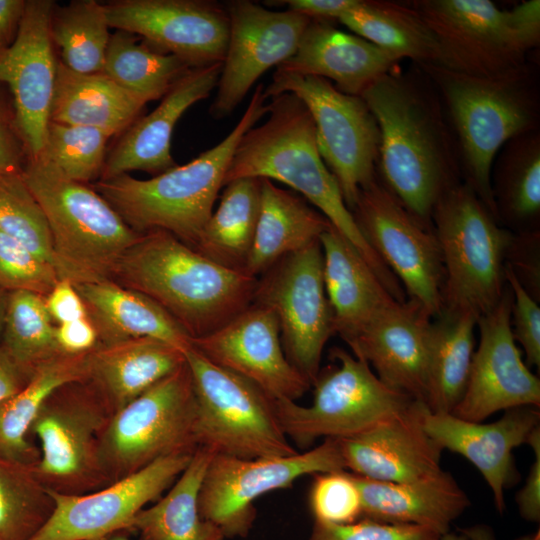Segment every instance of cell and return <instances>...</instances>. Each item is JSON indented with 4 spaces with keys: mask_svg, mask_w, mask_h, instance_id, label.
<instances>
[{
    "mask_svg": "<svg viewBox=\"0 0 540 540\" xmlns=\"http://www.w3.org/2000/svg\"><path fill=\"white\" fill-rule=\"evenodd\" d=\"M422 76L394 68L361 98L380 132V181L410 214L432 229L436 203L460 182L461 172L455 138L442 103L432 84L426 85L427 79L424 83Z\"/></svg>",
    "mask_w": 540,
    "mask_h": 540,
    "instance_id": "1",
    "label": "cell"
},
{
    "mask_svg": "<svg viewBox=\"0 0 540 540\" xmlns=\"http://www.w3.org/2000/svg\"><path fill=\"white\" fill-rule=\"evenodd\" d=\"M265 122L240 139L225 174L224 186L239 178L275 180L292 188L322 213L357 250L389 292L402 288L360 232L339 185L325 165L317 145L313 119L291 93L270 98Z\"/></svg>",
    "mask_w": 540,
    "mask_h": 540,
    "instance_id": "2",
    "label": "cell"
},
{
    "mask_svg": "<svg viewBox=\"0 0 540 540\" xmlns=\"http://www.w3.org/2000/svg\"><path fill=\"white\" fill-rule=\"evenodd\" d=\"M110 279L151 298L191 339L214 332L249 307L258 281L165 231L142 234L116 262Z\"/></svg>",
    "mask_w": 540,
    "mask_h": 540,
    "instance_id": "3",
    "label": "cell"
},
{
    "mask_svg": "<svg viewBox=\"0 0 540 540\" xmlns=\"http://www.w3.org/2000/svg\"><path fill=\"white\" fill-rule=\"evenodd\" d=\"M418 67L436 90L453 129L464 183L497 219L491 188L495 156L511 138L539 129L535 67L529 63L495 77L468 75L435 64Z\"/></svg>",
    "mask_w": 540,
    "mask_h": 540,
    "instance_id": "4",
    "label": "cell"
},
{
    "mask_svg": "<svg viewBox=\"0 0 540 540\" xmlns=\"http://www.w3.org/2000/svg\"><path fill=\"white\" fill-rule=\"evenodd\" d=\"M259 84L230 133L192 161L140 180L129 174L99 179L91 187L134 231H165L194 248L210 218L241 137L268 112Z\"/></svg>",
    "mask_w": 540,
    "mask_h": 540,
    "instance_id": "5",
    "label": "cell"
},
{
    "mask_svg": "<svg viewBox=\"0 0 540 540\" xmlns=\"http://www.w3.org/2000/svg\"><path fill=\"white\" fill-rule=\"evenodd\" d=\"M22 177L47 219L59 279L73 284L110 279L116 262L142 234L92 187L67 178L42 157L28 159Z\"/></svg>",
    "mask_w": 540,
    "mask_h": 540,
    "instance_id": "6",
    "label": "cell"
},
{
    "mask_svg": "<svg viewBox=\"0 0 540 540\" xmlns=\"http://www.w3.org/2000/svg\"><path fill=\"white\" fill-rule=\"evenodd\" d=\"M410 5L432 32L440 66L482 77L530 63L540 43V1L501 9L490 0H416Z\"/></svg>",
    "mask_w": 540,
    "mask_h": 540,
    "instance_id": "7",
    "label": "cell"
},
{
    "mask_svg": "<svg viewBox=\"0 0 540 540\" xmlns=\"http://www.w3.org/2000/svg\"><path fill=\"white\" fill-rule=\"evenodd\" d=\"M431 222L444 269L443 309L478 317L489 312L507 286L504 270L513 232L464 182L443 193Z\"/></svg>",
    "mask_w": 540,
    "mask_h": 540,
    "instance_id": "8",
    "label": "cell"
},
{
    "mask_svg": "<svg viewBox=\"0 0 540 540\" xmlns=\"http://www.w3.org/2000/svg\"><path fill=\"white\" fill-rule=\"evenodd\" d=\"M185 359L196 401L199 447L243 459L298 453L278 422L275 400L260 387L213 364L192 346Z\"/></svg>",
    "mask_w": 540,
    "mask_h": 540,
    "instance_id": "9",
    "label": "cell"
},
{
    "mask_svg": "<svg viewBox=\"0 0 540 540\" xmlns=\"http://www.w3.org/2000/svg\"><path fill=\"white\" fill-rule=\"evenodd\" d=\"M334 366L319 372L312 384L313 401L275 400L278 422L298 446L318 438L346 439L407 411L416 401L385 385L364 360L341 349L331 350Z\"/></svg>",
    "mask_w": 540,
    "mask_h": 540,
    "instance_id": "10",
    "label": "cell"
},
{
    "mask_svg": "<svg viewBox=\"0 0 540 540\" xmlns=\"http://www.w3.org/2000/svg\"><path fill=\"white\" fill-rule=\"evenodd\" d=\"M199 447L197 409L185 362L121 410L100 440V463L111 484L154 461Z\"/></svg>",
    "mask_w": 540,
    "mask_h": 540,
    "instance_id": "11",
    "label": "cell"
},
{
    "mask_svg": "<svg viewBox=\"0 0 540 540\" xmlns=\"http://www.w3.org/2000/svg\"><path fill=\"white\" fill-rule=\"evenodd\" d=\"M114 412L87 379L64 384L42 404L29 436L39 441L34 466L50 491L81 495L110 483L100 463V440Z\"/></svg>",
    "mask_w": 540,
    "mask_h": 540,
    "instance_id": "12",
    "label": "cell"
},
{
    "mask_svg": "<svg viewBox=\"0 0 540 540\" xmlns=\"http://www.w3.org/2000/svg\"><path fill=\"white\" fill-rule=\"evenodd\" d=\"M283 93L307 107L320 155L351 211L360 191L377 177L380 132L373 114L361 97L341 92L327 79L276 69L264 95Z\"/></svg>",
    "mask_w": 540,
    "mask_h": 540,
    "instance_id": "13",
    "label": "cell"
},
{
    "mask_svg": "<svg viewBox=\"0 0 540 540\" xmlns=\"http://www.w3.org/2000/svg\"><path fill=\"white\" fill-rule=\"evenodd\" d=\"M342 470L339 442L332 438L291 456L243 459L213 454L199 491V512L225 538H245L253 528L259 497L288 488L305 475Z\"/></svg>",
    "mask_w": 540,
    "mask_h": 540,
    "instance_id": "14",
    "label": "cell"
},
{
    "mask_svg": "<svg viewBox=\"0 0 540 540\" xmlns=\"http://www.w3.org/2000/svg\"><path fill=\"white\" fill-rule=\"evenodd\" d=\"M253 303L274 313L286 358L312 386L324 347L335 334L320 242L283 257L264 272Z\"/></svg>",
    "mask_w": 540,
    "mask_h": 540,
    "instance_id": "15",
    "label": "cell"
},
{
    "mask_svg": "<svg viewBox=\"0 0 540 540\" xmlns=\"http://www.w3.org/2000/svg\"><path fill=\"white\" fill-rule=\"evenodd\" d=\"M365 240L403 285L409 300L433 319L443 309L444 269L438 241L377 177L351 210Z\"/></svg>",
    "mask_w": 540,
    "mask_h": 540,
    "instance_id": "16",
    "label": "cell"
},
{
    "mask_svg": "<svg viewBox=\"0 0 540 540\" xmlns=\"http://www.w3.org/2000/svg\"><path fill=\"white\" fill-rule=\"evenodd\" d=\"M192 454L154 461L106 487L81 495L49 490L55 507L44 526L30 540H101L128 531L133 518L154 503L175 482Z\"/></svg>",
    "mask_w": 540,
    "mask_h": 540,
    "instance_id": "17",
    "label": "cell"
},
{
    "mask_svg": "<svg viewBox=\"0 0 540 540\" xmlns=\"http://www.w3.org/2000/svg\"><path fill=\"white\" fill-rule=\"evenodd\" d=\"M229 40L210 114L230 115L256 81L297 50L311 19L294 11H272L248 0L227 5Z\"/></svg>",
    "mask_w": 540,
    "mask_h": 540,
    "instance_id": "18",
    "label": "cell"
},
{
    "mask_svg": "<svg viewBox=\"0 0 540 540\" xmlns=\"http://www.w3.org/2000/svg\"><path fill=\"white\" fill-rule=\"evenodd\" d=\"M104 5L110 28L142 37L191 68L222 63L229 40L227 10L213 1L118 0Z\"/></svg>",
    "mask_w": 540,
    "mask_h": 540,
    "instance_id": "19",
    "label": "cell"
},
{
    "mask_svg": "<svg viewBox=\"0 0 540 540\" xmlns=\"http://www.w3.org/2000/svg\"><path fill=\"white\" fill-rule=\"evenodd\" d=\"M511 309L512 293L506 286L497 305L478 317L480 342L473 354L464 394L451 414L482 422L501 410L540 406V380L530 371L516 345Z\"/></svg>",
    "mask_w": 540,
    "mask_h": 540,
    "instance_id": "20",
    "label": "cell"
},
{
    "mask_svg": "<svg viewBox=\"0 0 540 540\" xmlns=\"http://www.w3.org/2000/svg\"><path fill=\"white\" fill-rule=\"evenodd\" d=\"M55 2L26 1L13 43L0 54V83L13 95L14 119L28 159L41 155L50 121L57 64L50 35Z\"/></svg>",
    "mask_w": 540,
    "mask_h": 540,
    "instance_id": "21",
    "label": "cell"
},
{
    "mask_svg": "<svg viewBox=\"0 0 540 540\" xmlns=\"http://www.w3.org/2000/svg\"><path fill=\"white\" fill-rule=\"evenodd\" d=\"M191 346L215 365L253 382L274 400L296 401L311 387L288 361L274 313L252 303Z\"/></svg>",
    "mask_w": 540,
    "mask_h": 540,
    "instance_id": "22",
    "label": "cell"
},
{
    "mask_svg": "<svg viewBox=\"0 0 540 540\" xmlns=\"http://www.w3.org/2000/svg\"><path fill=\"white\" fill-rule=\"evenodd\" d=\"M431 323L418 303L394 300L346 343L385 385L425 403Z\"/></svg>",
    "mask_w": 540,
    "mask_h": 540,
    "instance_id": "23",
    "label": "cell"
},
{
    "mask_svg": "<svg viewBox=\"0 0 540 540\" xmlns=\"http://www.w3.org/2000/svg\"><path fill=\"white\" fill-rule=\"evenodd\" d=\"M538 426L540 412L534 406L505 410L492 423L471 422L451 413H433L428 407L423 416L424 430L442 450L462 455L482 474L499 513L505 511V490L520 477L513 450L526 444Z\"/></svg>",
    "mask_w": 540,
    "mask_h": 540,
    "instance_id": "24",
    "label": "cell"
},
{
    "mask_svg": "<svg viewBox=\"0 0 540 540\" xmlns=\"http://www.w3.org/2000/svg\"><path fill=\"white\" fill-rule=\"evenodd\" d=\"M425 403L416 400L404 413L351 438L337 439L345 470L377 481L414 482L441 468L442 449L426 433Z\"/></svg>",
    "mask_w": 540,
    "mask_h": 540,
    "instance_id": "25",
    "label": "cell"
},
{
    "mask_svg": "<svg viewBox=\"0 0 540 540\" xmlns=\"http://www.w3.org/2000/svg\"><path fill=\"white\" fill-rule=\"evenodd\" d=\"M222 63L189 69L148 115L138 118L106 156L100 179L140 170L160 174L177 164L171 154L174 128L195 103L217 86Z\"/></svg>",
    "mask_w": 540,
    "mask_h": 540,
    "instance_id": "26",
    "label": "cell"
},
{
    "mask_svg": "<svg viewBox=\"0 0 540 540\" xmlns=\"http://www.w3.org/2000/svg\"><path fill=\"white\" fill-rule=\"evenodd\" d=\"M401 61L375 44L327 21L311 20L295 53L276 69L333 81L341 92L361 97Z\"/></svg>",
    "mask_w": 540,
    "mask_h": 540,
    "instance_id": "27",
    "label": "cell"
},
{
    "mask_svg": "<svg viewBox=\"0 0 540 540\" xmlns=\"http://www.w3.org/2000/svg\"><path fill=\"white\" fill-rule=\"evenodd\" d=\"M351 474L361 494V518L419 526L441 536L450 532L452 523L470 506L464 490L445 470L427 479L401 483Z\"/></svg>",
    "mask_w": 540,
    "mask_h": 540,
    "instance_id": "28",
    "label": "cell"
},
{
    "mask_svg": "<svg viewBox=\"0 0 540 540\" xmlns=\"http://www.w3.org/2000/svg\"><path fill=\"white\" fill-rule=\"evenodd\" d=\"M98 334V345L151 338L184 351L191 337L159 304L148 296L111 279L74 284Z\"/></svg>",
    "mask_w": 540,
    "mask_h": 540,
    "instance_id": "29",
    "label": "cell"
},
{
    "mask_svg": "<svg viewBox=\"0 0 540 540\" xmlns=\"http://www.w3.org/2000/svg\"><path fill=\"white\" fill-rule=\"evenodd\" d=\"M319 242L335 334L347 342L396 299L364 258L332 225L320 236Z\"/></svg>",
    "mask_w": 540,
    "mask_h": 540,
    "instance_id": "30",
    "label": "cell"
},
{
    "mask_svg": "<svg viewBox=\"0 0 540 540\" xmlns=\"http://www.w3.org/2000/svg\"><path fill=\"white\" fill-rule=\"evenodd\" d=\"M185 362L184 350L151 338L97 345L88 354L87 380L115 414Z\"/></svg>",
    "mask_w": 540,
    "mask_h": 540,
    "instance_id": "31",
    "label": "cell"
},
{
    "mask_svg": "<svg viewBox=\"0 0 540 540\" xmlns=\"http://www.w3.org/2000/svg\"><path fill=\"white\" fill-rule=\"evenodd\" d=\"M330 227L306 199L261 179L259 217L244 272L258 278L283 257L319 241Z\"/></svg>",
    "mask_w": 540,
    "mask_h": 540,
    "instance_id": "32",
    "label": "cell"
},
{
    "mask_svg": "<svg viewBox=\"0 0 540 540\" xmlns=\"http://www.w3.org/2000/svg\"><path fill=\"white\" fill-rule=\"evenodd\" d=\"M145 104L103 73H76L58 61L50 121L88 126L112 136L127 130Z\"/></svg>",
    "mask_w": 540,
    "mask_h": 540,
    "instance_id": "33",
    "label": "cell"
},
{
    "mask_svg": "<svg viewBox=\"0 0 540 540\" xmlns=\"http://www.w3.org/2000/svg\"><path fill=\"white\" fill-rule=\"evenodd\" d=\"M88 353H59L35 367L29 382L0 401V457L35 466L40 450L29 428L47 397L60 386L88 376Z\"/></svg>",
    "mask_w": 540,
    "mask_h": 540,
    "instance_id": "34",
    "label": "cell"
},
{
    "mask_svg": "<svg viewBox=\"0 0 540 540\" xmlns=\"http://www.w3.org/2000/svg\"><path fill=\"white\" fill-rule=\"evenodd\" d=\"M491 188L499 223L514 233L539 231L540 132L508 140L491 168Z\"/></svg>",
    "mask_w": 540,
    "mask_h": 540,
    "instance_id": "35",
    "label": "cell"
},
{
    "mask_svg": "<svg viewBox=\"0 0 540 540\" xmlns=\"http://www.w3.org/2000/svg\"><path fill=\"white\" fill-rule=\"evenodd\" d=\"M213 452L198 447L175 482L157 501L133 518L128 532L141 540H225L218 527L205 520L198 507L202 480Z\"/></svg>",
    "mask_w": 540,
    "mask_h": 540,
    "instance_id": "36",
    "label": "cell"
},
{
    "mask_svg": "<svg viewBox=\"0 0 540 540\" xmlns=\"http://www.w3.org/2000/svg\"><path fill=\"white\" fill-rule=\"evenodd\" d=\"M478 316L442 309L432 319L425 405L433 413H452L469 377Z\"/></svg>",
    "mask_w": 540,
    "mask_h": 540,
    "instance_id": "37",
    "label": "cell"
},
{
    "mask_svg": "<svg viewBox=\"0 0 540 540\" xmlns=\"http://www.w3.org/2000/svg\"><path fill=\"white\" fill-rule=\"evenodd\" d=\"M338 21L400 60L408 58L417 65L440 63L432 32L410 4L358 0Z\"/></svg>",
    "mask_w": 540,
    "mask_h": 540,
    "instance_id": "38",
    "label": "cell"
},
{
    "mask_svg": "<svg viewBox=\"0 0 540 540\" xmlns=\"http://www.w3.org/2000/svg\"><path fill=\"white\" fill-rule=\"evenodd\" d=\"M225 186L193 249L224 267L244 272L259 217L261 179L239 178Z\"/></svg>",
    "mask_w": 540,
    "mask_h": 540,
    "instance_id": "39",
    "label": "cell"
},
{
    "mask_svg": "<svg viewBox=\"0 0 540 540\" xmlns=\"http://www.w3.org/2000/svg\"><path fill=\"white\" fill-rule=\"evenodd\" d=\"M191 67L175 55L163 53L116 30L111 34L103 74L144 103L163 98Z\"/></svg>",
    "mask_w": 540,
    "mask_h": 540,
    "instance_id": "40",
    "label": "cell"
},
{
    "mask_svg": "<svg viewBox=\"0 0 540 540\" xmlns=\"http://www.w3.org/2000/svg\"><path fill=\"white\" fill-rule=\"evenodd\" d=\"M104 5L95 0L72 1L55 5L50 21V35L57 46L59 62L80 74L102 73L110 41Z\"/></svg>",
    "mask_w": 540,
    "mask_h": 540,
    "instance_id": "41",
    "label": "cell"
},
{
    "mask_svg": "<svg viewBox=\"0 0 540 540\" xmlns=\"http://www.w3.org/2000/svg\"><path fill=\"white\" fill-rule=\"evenodd\" d=\"M54 507L34 466L0 457V540H30Z\"/></svg>",
    "mask_w": 540,
    "mask_h": 540,
    "instance_id": "42",
    "label": "cell"
},
{
    "mask_svg": "<svg viewBox=\"0 0 540 540\" xmlns=\"http://www.w3.org/2000/svg\"><path fill=\"white\" fill-rule=\"evenodd\" d=\"M45 296L27 290L10 291L0 345L18 365L35 369L59 350Z\"/></svg>",
    "mask_w": 540,
    "mask_h": 540,
    "instance_id": "43",
    "label": "cell"
},
{
    "mask_svg": "<svg viewBox=\"0 0 540 540\" xmlns=\"http://www.w3.org/2000/svg\"><path fill=\"white\" fill-rule=\"evenodd\" d=\"M109 137L96 128L49 121L39 157L67 178L87 183L101 177Z\"/></svg>",
    "mask_w": 540,
    "mask_h": 540,
    "instance_id": "44",
    "label": "cell"
},
{
    "mask_svg": "<svg viewBox=\"0 0 540 540\" xmlns=\"http://www.w3.org/2000/svg\"><path fill=\"white\" fill-rule=\"evenodd\" d=\"M0 230L23 244L58 275L47 219L22 173L0 177Z\"/></svg>",
    "mask_w": 540,
    "mask_h": 540,
    "instance_id": "45",
    "label": "cell"
},
{
    "mask_svg": "<svg viewBox=\"0 0 540 540\" xmlns=\"http://www.w3.org/2000/svg\"><path fill=\"white\" fill-rule=\"evenodd\" d=\"M309 505L315 521L321 523L349 524L362 517L361 494L347 470L316 474Z\"/></svg>",
    "mask_w": 540,
    "mask_h": 540,
    "instance_id": "46",
    "label": "cell"
},
{
    "mask_svg": "<svg viewBox=\"0 0 540 540\" xmlns=\"http://www.w3.org/2000/svg\"><path fill=\"white\" fill-rule=\"evenodd\" d=\"M55 270L16 239L0 230V286L48 295L59 281Z\"/></svg>",
    "mask_w": 540,
    "mask_h": 540,
    "instance_id": "47",
    "label": "cell"
},
{
    "mask_svg": "<svg viewBox=\"0 0 540 540\" xmlns=\"http://www.w3.org/2000/svg\"><path fill=\"white\" fill-rule=\"evenodd\" d=\"M439 536L434 531L419 526L361 518L349 524L314 521L308 540H438Z\"/></svg>",
    "mask_w": 540,
    "mask_h": 540,
    "instance_id": "48",
    "label": "cell"
},
{
    "mask_svg": "<svg viewBox=\"0 0 540 540\" xmlns=\"http://www.w3.org/2000/svg\"><path fill=\"white\" fill-rule=\"evenodd\" d=\"M505 282L512 293L511 329L530 366L540 367V307L505 265Z\"/></svg>",
    "mask_w": 540,
    "mask_h": 540,
    "instance_id": "49",
    "label": "cell"
},
{
    "mask_svg": "<svg viewBox=\"0 0 540 540\" xmlns=\"http://www.w3.org/2000/svg\"><path fill=\"white\" fill-rule=\"evenodd\" d=\"M539 231L514 233L506 253V265L526 291L539 302Z\"/></svg>",
    "mask_w": 540,
    "mask_h": 540,
    "instance_id": "50",
    "label": "cell"
},
{
    "mask_svg": "<svg viewBox=\"0 0 540 540\" xmlns=\"http://www.w3.org/2000/svg\"><path fill=\"white\" fill-rule=\"evenodd\" d=\"M28 155L17 130L14 112L0 101V177L21 174Z\"/></svg>",
    "mask_w": 540,
    "mask_h": 540,
    "instance_id": "51",
    "label": "cell"
},
{
    "mask_svg": "<svg viewBox=\"0 0 540 540\" xmlns=\"http://www.w3.org/2000/svg\"><path fill=\"white\" fill-rule=\"evenodd\" d=\"M526 444L534 452L525 484L516 494V503L521 517L533 523L540 521V426L530 434Z\"/></svg>",
    "mask_w": 540,
    "mask_h": 540,
    "instance_id": "52",
    "label": "cell"
},
{
    "mask_svg": "<svg viewBox=\"0 0 540 540\" xmlns=\"http://www.w3.org/2000/svg\"><path fill=\"white\" fill-rule=\"evenodd\" d=\"M45 304L52 320L58 324L88 317L84 301L68 279H60L57 282L45 296Z\"/></svg>",
    "mask_w": 540,
    "mask_h": 540,
    "instance_id": "53",
    "label": "cell"
},
{
    "mask_svg": "<svg viewBox=\"0 0 540 540\" xmlns=\"http://www.w3.org/2000/svg\"><path fill=\"white\" fill-rule=\"evenodd\" d=\"M58 348L66 354H83L98 345V334L89 317L58 324L55 328Z\"/></svg>",
    "mask_w": 540,
    "mask_h": 540,
    "instance_id": "54",
    "label": "cell"
},
{
    "mask_svg": "<svg viewBox=\"0 0 540 540\" xmlns=\"http://www.w3.org/2000/svg\"><path fill=\"white\" fill-rule=\"evenodd\" d=\"M289 10L300 13L311 20L327 21L339 19L341 15L353 8L358 0H284Z\"/></svg>",
    "mask_w": 540,
    "mask_h": 540,
    "instance_id": "55",
    "label": "cell"
},
{
    "mask_svg": "<svg viewBox=\"0 0 540 540\" xmlns=\"http://www.w3.org/2000/svg\"><path fill=\"white\" fill-rule=\"evenodd\" d=\"M34 370L18 365L0 345V401L21 390L31 379Z\"/></svg>",
    "mask_w": 540,
    "mask_h": 540,
    "instance_id": "56",
    "label": "cell"
},
{
    "mask_svg": "<svg viewBox=\"0 0 540 540\" xmlns=\"http://www.w3.org/2000/svg\"><path fill=\"white\" fill-rule=\"evenodd\" d=\"M25 7L24 0H0V42L5 48L16 38Z\"/></svg>",
    "mask_w": 540,
    "mask_h": 540,
    "instance_id": "57",
    "label": "cell"
},
{
    "mask_svg": "<svg viewBox=\"0 0 540 540\" xmlns=\"http://www.w3.org/2000/svg\"><path fill=\"white\" fill-rule=\"evenodd\" d=\"M460 533L448 532L439 536L438 540H497L491 527L485 524L462 528Z\"/></svg>",
    "mask_w": 540,
    "mask_h": 540,
    "instance_id": "58",
    "label": "cell"
},
{
    "mask_svg": "<svg viewBox=\"0 0 540 540\" xmlns=\"http://www.w3.org/2000/svg\"><path fill=\"white\" fill-rule=\"evenodd\" d=\"M8 294L9 292L0 286V341L3 331Z\"/></svg>",
    "mask_w": 540,
    "mask_h": 540,
    "instance_id": "59",
    "label": "cell"
},
{
    "mask_svg": "<svg viewBox=\"0 0 540 540\" xmlns=\"http://www.w3.org/2000/svg\"><path fill=\"white\" fill-rule=\"evenodd\" d=\"M514 540H540V531L539 529L533 533L525 534L517 537Z\"/></svg>",
    "mask_w": 540,
    "mask_h": 540,
    "instance_id": "60",
    "label": "cell"
},
{
    "mask_svg": "<svg viewBox=\"0 0 540 540\" xmlns=\"http://www.w3.org/2000/svg\"><path fill=\"white\" fill-rule=\"evenodd\" d=\"M101 540H129V538L124 532H117Z\"/></svg>",
    "mask_w": 540,
    "mask_h": 540,
    "instance_id": "61",
    "label": "cell"
},
{
    "mask_svg": "<svg viewBox=\"0 0 540 540\" xmlns=\"http://www.w3.org/2000/svg\"><path fill=\"white\" fill-rule=\"evenodd\" d=\"M6 48L2 45V43L0 42V54L5 50Z\"/></svg>",
    "mask_w": 540,
    "mask_h": 540,
    "instance_id": "62",
    "label": "cell"
}]
</instances>
